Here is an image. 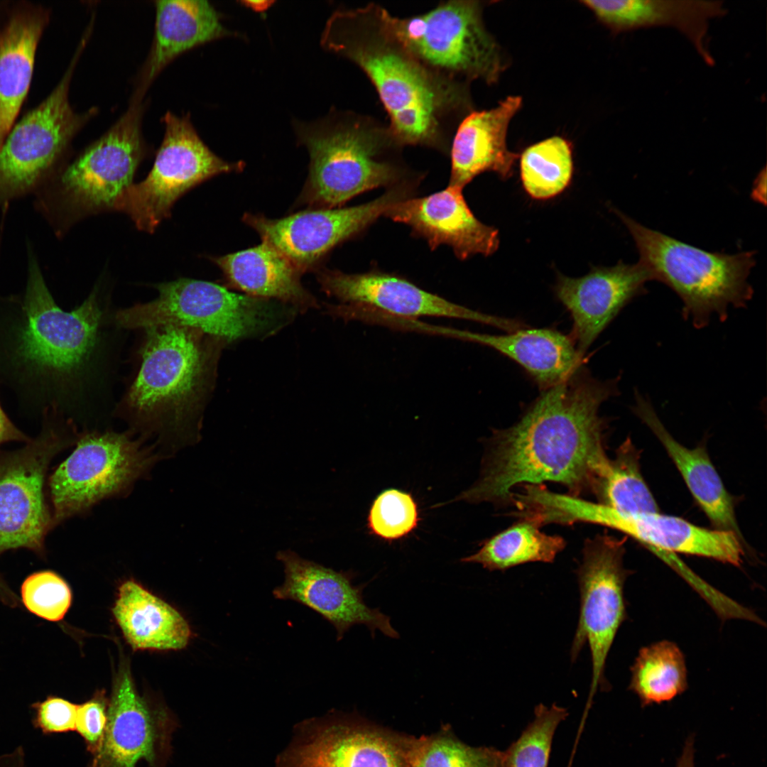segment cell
Returning a JSON list of instances; mask_svg holds the SVG:
<instances>
[{
	"instance_id": "obj_1",
	"label": "cell",
	"mask_w": 767,
	"mask_h": 767,
	"mask_svg": "<svg viewBox=\"0 0 767 767\" xmlns=\"http://www.w3.org/2000/svg\"><path fill=\"white\" fill-rule=\"evenodd\" d=\"M619 381L597 379L581 366L543 390L518 422L493 433L480 478L457 499L513 503L516 486L545 482L572 496L595 494L610 464L599 408L619 394Z\"/></svg>"
},
{
	"instance_id": "obj_2",
	"label": "cell",
	"mask_w": 767,
	"mask_h": 767,
	"mask_svg": "<svg viewBox=\"0 0 767 767\" xmlns=\"http://www.w3.org/2000/svg\"><path fill=\"white\" fill-rule=\"evenodd\" d=\"M388 13L375 3L337 10L326 22L321 45L362 70L403 146L445 151L473 111L469 85L437 75L420 63L394 35Z\"/></svg>"
},
{
	"instance_id": "obj_3",
	"label": "cell",
	"mask_w": 767,
	"mask_h": 767,
	"mask_svg": "<svg viewBox=\"0 0 767 767\" xmlns=\"http://www.w3.org/2000/svg\"><path fill=\"white\" fill-rule=\"evenodd\" d=\"M102 315L96 290L76 309L62 310L30 256L23 295L0 300V383L21 403L58 415L94 347Z\"/></svg>"
},
{
	"instance_id": "obj_4",
	"label": "cell",
	"mask_w": 767,
	"mask_h": 767,
	"mask_svg": "<svg viewBox=\"0 0 767 767\" xmlns=\"http://www.w3.org/2000/svg\"><path fill=\"white\" fill-rule=\"evenodd\" d=\"M294 126L310 158L299 204L335 208L391 183L399 175L388 156L403 146L388 124L374 117L334 111L315 121H296Z\"/></svg>"
},
{
	"instance_id": "obj_5",
	"label": "cell",
	"mask_w": 767,
	"mask_h": 767,
	"mask_svg": "<svg viewBox=\"0 0 767 767\" xmlns=\"http://www.w3.org/2000/svg\"><path fill=\"white\" fill-rule=\"evenodd\" d=\"M614 212L634 240L638 262L653 280L677 294L683 318L695 327H706L714 317L722 322L731 308L747 306L754 294L748 279L756 263L754 251L709 252Z\"/></svg>"
},
{
	"instance_id": "obj_6",
	"label": "cell",
	"mask_w": 767,
	"mask_h": 767,
	"mask_svg": "<svg viewBox=\"0 0 767 767\" xmlns=\"http://www.w3.org/2000/svg\"><path fill=\"white\" fill-rule=\"evenodd\" d=\"M146 330L141 365L126 407L141 422L180 427L198 405L220 339L171 325Z\"/></svg>"
},
{
	"instance_id": "obj_7",
	"label": "cell",
	"mask_w": 767,
	"mask_h": 767,
	"mask_svg": "<svg viewBox=\"0 0 767 767\" xmlns=\"http://www.w3.org/2000/svg\"><path fill=\"white\" fill-rule=\"evenodd\" d=\"M477 1L442 2L420 15L388 16L397 38L426 68L468 85L496 82L504 68L500 48L484 26Z\"/></svg>"
},
{
	"instance_id": "obj_8",
	"label": "cell",
	"mask_w": 767,
	"mask_h": 767,
	"mask_svg": "<svg viewBox=\"0 0 767 767\" xmlns=\"http://www.w3.org/2000/svg\"><path fill=\"white\" fill-rule=\"evenodd\" d=\"M141 101L133 99L125 113L46 188L40 199L45 213L74 218L113 210L133 184L146 153Z\"/></svg>"
},
{
	"instance_id": "obj_9",
	"label": "cell",
	"mask_w": 767,
	"mask_h": 767,
	"mask_svg": "<svg viewBox=\"0 0 767 767\" xmlns=\"http://www.w3.org/2000/svg\"><path fill=\"white\" fill-rule=\"evenodd\" d=\"M163 121L164 135L151 171L143 180L129 187L113 208L126 214L138 229L148 233L170 215L175 202L185 192L214 176L244 166L214 154L187 115L169 111Z\"/></svg>"
},
{
	"instance_id": "obj_10",
	"label": "cell",
	"mask_w": 767,
	"mask_h": 767,
	"mask_svg": "<svg viewBox=\"0 0 767 767\" xmlns=\"http://www.w3.org/2000/svg\"><path fill=\"white\" fill-rule=\"evenodd\" d=\"M155 459L151 449L126 433H85L49 479L53 527L124 492Z\"/></svg>"
},
{
	"instance_id": "obj_11",
	"label": "cell",
	"mask_w": 767,
	"mask_h": 767,
	"mask_svg": "<svg viewBox=\"0 0 767 767\" xmlns=\"http://www.w3.org/2000/svg\"><path fill=\"white\" fill-rule=\"evenodd\" d=\"M56 418L45 416L37 437L0 455V554L21 548L45 554V538L53 528L45 476L53 458L70 442Z\"/></svg>"
},
{
	"instance_id": "obj_12",
	"label": "cell",
	"mask_w": 767,
	"mask_h": 767,
	"mask_svg": "<svg viewBox=\"0 0 767 767\" xmlns=\"http://www.w3.org/2000/svg\"><path fill=\"white\" fill-rule=\"evenodd\" d=\"M75 60L53 92L11 127L0 145V207L44 180L75 134L95 114H78L69 102Z\"/></svg>"
},
{
	"instance_id": "obj_13",
	"label": "cell",
	"mask_w": 767,
	"mask_h": 767,
	"mask_svg": "<svg viewBox=\"0 0 767 767\" xmlns=\"http://www.w3.org/2000/svg\"><path fill=\"white\" fill-rule=\"evenodd\" d=\"M148 315L156 325L197 330L224 341L277 329L283 311L272 300L240 295L212 282L180 278L158 284Z\"/></svg>"
},
{
	"instance_id": "obj_14",
	"label": "cell",
	"mask_w": 767,
	"mask_h": 767,
	"mask_svg": "<svg viewBox=\"0 0 767 767\" xmlns=\"http://www.w3.org/2000/svg\"><path fill=\"white\" fill-rule=\"evenodd\" d=\"M624 540L597 535L584 542L577 570L580 602L578 624L571 647L575 660L585 643L590 651L592 682L587 706L599 687L606 688V660L626 619L624 594L629 573L624 567Z\"/></svg>"
},
{
	"instance_id": "obj_15",
	"label": "cell",
	"mask_w": 767,
	"mask_h": 767,
	"mask_svg": "<svg viewBox=\"0 0 767 767\" xmlns=\"http://www.w3.org/2000/svg\"><path fill=\"white\" fill-rule=\"evenodd\" d=\"M399 736L359 716L330 712L295 724L276 767H406Z\"/></svg>"
},
{
	"instance_id": "obj_16",
	"label": "cell",
	"mask_w": 767,
	"mask_h": 767,
	"mask_svg": "<svg viewBox=\"0 0 767 767\" xmlns=\"http://www.w3.org/2000/svg\"><path fill=\"white\" fill-rule=\"evenodd\" d=\"M406 194L396 188L354 207L307 210L280 219L249 213L243 220L303 273L315 267L337 244L384 215Z\"/></svg>"
},
{
	"instance_id": "obj_17",
	"label": "cell",
	"mask_w": 767,
	"mask_h": 767,
	"mask_svg": "<svg viewBox=\"0 0 767 767\" xmlns=\"http://www.w3.org/2000/svg\"><path fill=\"white\" fill-rule=\"evenodd\" d=\"M276 558L283 565L285 578L273 590L274 597L295 601L318 613L333 625L337 641L357 624L365 625L373 638L377 630L391 638L399 637L389 616L366 604L363 590L366 585L353 584V571L337 572L290 550L278 552Z\"/></svg>"
},
{
	"instance_id": "obj_18",
	"label": "cell",
	"mask_w": 767,
	"mask_h": 767,
	"mask_svg": "<svg viewBox=\"0 0 767 767\" xmlns=\"http://www.w3.org/2000/svg\"><path fill=\"white\" fill-rule=\"evenodd\" d=\"M566 514L570 523L585 522L618 530L654 553H680L740 566L744 548L740 536L730 531L708 529L658 512L626 513L600 503L572 499Z\"/></svg>"
},
{
	"instance_id": "obj_19",
	"label": "cell",
	"mask_w": 767,
	"mask_h": 767,
	"mask_svg": "<svg viewBox=\"0 0 767 767\" xmlns=\"http://www.w3.org/2000/svg\"><path fill=\"white\" fill-rule=\"evenodd\" d=\"M175 727L165 709L138 694L125 669L114 682L107 728L90 767H136L141 760L151 767H163Z\"/></svg>"
},
{
	"instance_id": "obj_20",
	"label": "cell",
	"mask_w": 767,
	"mask_h": 767,
	"mask_svg": "<svg viewBox=\"0 0 767 767\" xmlns=\"http://www.w3.org/2000/svg\"><path fill=\"white\" fill-rule=\"evenodd\" d=\"M317 281L325 293L342 304L362 305L405 317L430 316L470 320L506 332L516 327L515 320L457 305L393 274L380 271L349 274L322 270L317 272Z\"/></svg>"
},
{
	"instance_id": "obj_21",
	"label": "cell",
	"mask_w": 767,
	"mask_h": 767,
	"mask_svg": "<svg viewBox=\"0 0 767 767\" xmlns=\"http://www.w3.org/2000/svg\"><path fill=\"white\" fill-rule=\"evenodd\" d=\"M651 280L639 262L621 261L580 278L558 274L555 292L571 315L570 337L581 356L627 304L647 292L646 283Z\"/></svg>"
},
{
	"instance_id": "obj_22",
	"label": "cell",
	"mask_w": 767,
	"mask_h": 767,
	"mask_svg": "<svg viewBox=\"0 0 767 767\" xmlns=\"http://www.w3.org/2000/svg\"><path fill=\"white\" fill-rule=\"evenodd\" d=\"M384 215L410 227L432 249L450 246L460 259L477 254L489 256L499 247L498 230L475 217L462 188L455 185L426 197L400 200Z\"/></svg>"
},
{
	"instance_id": "obj_23",
	"label": "cell",
	"mask_w": 767,
	"mask_h": 767,
	"mask_svg": "<svg viewBox=\"0 0 767 767\" xmlns=\"http://www.w3.org/2000/svg\"><path fill=\"white\" fill-rule=\"evenodd\" d=\"M423 333L491 347L521 365L543 391L566 380L582 366L570 336L557 330L525 327L496 335L425 323Z\"/></svg>"
},
{
	"instance_id": "obj_24",
	"label": "cell",
	"mask_w": 767,
	"mask_h": 767,
	"mask_svg": "<svg viewBox=\"0 0 767 767\" xmlns=\"http://www.w3.org/2000/svg\"><path fill=\"white\" fill-rule=\"evenodd\" d=\"M520 97L510 96L491 109L472 111L457 126L450 144L451 185L462 189L474 177L493 171L512 175L518 155L506 146L509 123L520 109Z\"/></svg>"
},
{
	"instance_id": "obj_25",
	"label": "cell",
	"mask_w": 767,
	"mask_h": 767,
	"mask_svg": "<svg viewBox=\"0 0 767 767\" xmlns=\"http://www.w3.org/2000/svg\"><path fill=\"white\" fill-rule=\"evenodd\" d=\"M614 33L656 26L678 30L709 65L714 60L708 46L710 21L727 13L722 1H582Z\"/></svg>"
},
{
	"instance_id": "obj_26",
	"label": "cell",
	"mask_w": 767,
	"mask_h": 767,
	"mask_svg": "<svg viewBox=\"0 0 767 767\" xmlns=\"http://www.w3.org/2000/svg\"><path fill=\"white\" fill-rule=\"evenodd\" d=\"M631 410L655 435L674 462L688 489L716 529L741 537L732 496L727 491L703 446L688 448L678 442L658 417L650 399L638 390Z\"/></svg>"
},
{
	"instance_id": "obj_27",
	"label": "cell",
	"mask_w": 767,
	"mask_h": 767,
	"mask_svg": "<svg viewBox=\"0 0 767 767\" xmlns=\"http://www.w3.org/2000/svg\"><path fill=\"white\" fill-rule=\"evenodd\" d=\"M155 8L153 43L134 97L141 100L154 79L174 59L227 33L207 1H156Z\"/></svg>"
},
{
	"instance_id": "obj_28",
	"label": "cell",
	"mask_w": 767,
	"mask_h": 767,
	"mask_svg": "<svg viewBox=\"0 0 767 767\" xmlns=\"http://www.w3.org/2000/svg\"><path fill=\"white\" fill-rule=\"evenodd\" d=\"M211 259L221 269L227 284L246 295L273 299L300 311L318 306L303 286L301 273L266 241Z\"/></svg>"
},
{
	"instance_id": "obj_29",
	"label": "cell",
	"mask_w": 767,
	"mask_h": 767,
	"mask_svg": "<svg viewBox=\"0 0 767 767\" xmlns=\"http://www.w3.org/2000/svg\"><path fill=\"white\" fill-rule=\"evenodd\" d=\"M113 614L135 650H178L191 638L188 623L165 602L133 580L123 583Z\"/></svg>"
},
{
	"instance_id": "obj_30",
	"label": "cell",
	"mask_w": 767,
	"mask_h": 767,
	"mask_svg": "<svg viewBox=\"0 0 767 767\" xmlns=\"http://www.w3.org/2000/svg\"><path fill=\"white\" fill-rule=\"evenodd\" d=\"M44 26L38 15L13 18L0 36V145L28 93Z\"/></svg>"
},
{
	"instance_id": "obj_31",
	"label": "cell",
	"mask_w": 767,
	"mask_h": 767,
	"mask_svg": "<svg viewBox=\"0 0 767 767\" xmlns=\"http://www.w3.org/2000/svg\"><path fill=\"white\" fill-rule=\"evenodd\" d=\"M535 518L523 519L484 540L480 548L464 557L462 562L478 563L490 571L506 570L533 562H552L565 547V540L540 531Z\"/></svg>"
},
{
	"instance_id": "obj_32",
	"label": "cell",
	"mask_w": 767,
	"mask_h": 767,
	"mask_svg": "<svg viewBox=\"0 0 767 767\" xmlns=\"http://www.w3.org/2000/svg\"><path fill=\"white\" fill-rule=\"evenodd\" d=\"M631 673L629 690L638 696L643 707L670 701L687 687L684 655L669 641L641 648Z\"/></svg>"
},
{
	"instance_id": "obj_33",
	"label": "cell",
	"mask_w": 767,
	"mask_h": 767,
	"mask_svg": "<svg viewBox=\"0 0 767 767\" xmlns=\"http://www.w3.org/2000/svg\"><path fill=\"white\" fill-rule=\"evenodd\" d=\"M399 743L406 767H504V751L468 745L449 726L420 736L400 733Z\"/></svg>"
},
{
	"instance_id": "obj_34",
	"label": "cell",
	"mask_w": 767,
	"mask_h": 767,
	"mask_svg": "<svg viewBox=\"0 0 767 767\" xmlns=\"http://www.w3.org/2000/svg\"><path fill=\"white\" fill-rule=\"evenodd\" d=\"M639 453L630 438L616 450L595 495L598 503L626 513L658 512V504L641 472Z\"/></svg>"
},
{
	"instance_id": "obj_35",
	"label": "cell",
	"mask_w": 767,
	"mask_h": 767,
	"mask_svg": "<svg viewBox=\"0 0 767 767\" xmlns=\"http://www.w3.org/2000/svg\"><path fill=\"white\" fill-rule=\"evenodd\" d=\"M572 173V146L564 138H548L522 153L521 179L533 199L548 200L559 195L569 185Z\"/></svg>"
},
{
	"instance_id": "obj_36",
	"label": "cell",
	"mask_w": 767,
	"mask_h": 767,
	"mask_svg": "<svg viewBox=\"0 0 767 767\" xmlns=\"http://www.w3.org/2000/svg\"><path fill=\"white\" fill-rule=\"evenodd\" d=\"M568 715L567 709L539 704L534 718L504 751V767H548L555 732Z\"/></svg>"
},
{
	"instance_id": "obj_37",
	"label": "cell",
	"mask_w": 767,
	"mask_h": 767,
	"mask_svg": "<svg viewBox=\"0 0 767 767\" xmlns=\"http://www.w3.org/2000/svg\"><path fill=\"white\" fill-rule=\"evenodd\" d=\"M420 520L418 504L410 493L388 489L373 501L367 516V528L374 536L392 542L411 533Z\"/></svg>"
},
{
	"instance_id": "obj_38",
	"label": "cell",
	"mask_w": 767,
	"mask_h": 767,
	"mask_svg": "<svg viewBox=\"0 0 767 767\" xmlns=\"http://www.w3.org/2000/svg\"><path fill=\"white\" fill-rule=\"evenodd\" d=\"M21 602L26 609L49 621L62 620L72 603L67 583L57 573L42 570L32 573L21 586Z\"/></svg>"
},
{
	"instance_id": "obj_39",
	"label": "cell",
	"mask_w": 767,
	"mask_h": 767,
	"mask_svg": "<svg viewBox=\"0 0 767 767\" xmlns=\"http://www.w3.org/2000/svg\"><path fill=\"white\" fill-rule=\"evenodd\" d=\"M77 706L62 697L50 695L32 704L33 727L44 735L75 730Z\"/></svg>"
},
{
	"instance_id": "obj_40",
	"label": "cell",
	"mask_w": 767,
	"mask_h": 767,
	"mask_svg": "<svg viewBox=\"0 0 767 767\" xmlns=\"http://www.w3.org/2000/svg\"><path fill=\"white\" fill-rule=\"evenodd\" d=\"M107 700L104 693L77 706L75 731L85 741L88 751L94 755L98 750L108 722Z\"/></svg>"
},
{
	"instance_id": "obj_41",
	"label": "cell",
	"mask_w": 767,
	"mask_h": 767,
	"mask_svg": "<svg viewBox=\"0 0 767 767\" xmlns=\"http://www.w3.org/2000/svg\"><path fill=\"white\" fill-rule=\"evenodd\" d=\"M30 439L11 421L0 403V445L9 441H27Z\"/></svg>"
},
{
	"instance_id": "obj_42",
	"label": "cell",
	"mask_w": 767,
	"mask_h": 767,
	"mask_svg": "<svg viewBox=\"0 0 767 767\" xmlns=\"http://www.w3.org/2000/svg\"><path fill=\"white\" fill-rule=\"evenodd\" d=\"M676 767H695V738L692 734L687 738Z\"/></svg>"
},
{
	"instance_id": "obj_43",
	"label": "cell",
	"mask_w": 767,
	"mask_h": 767,
	"mask_svg": "<svg viewBox=\"0 0 767 767\" xmlns=\"http://www.w3.org/2000/svg\"><path fill=\"white\" fill-rule=\"evenodd\" d=\"M25 757L18 753H6L0 756V767H25Z\"/></svg>"
},
{
	"instance_id": "obj_44",
	"label": "cell",
	"mask_w": 767,
	"mask_h": 767,
	"mask_svg": "<svg viewBox=\"0 0 767 767\" xmlns=\"http://www.w3.org/2000/svg\"><path fill=\"white\" fill-rule=\"evenodd\" d=\"M8 589V586L5 584L4 580L0 577V595L5 593Z\"/></svg>"
}]
</instances>
